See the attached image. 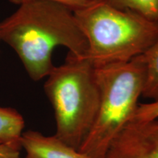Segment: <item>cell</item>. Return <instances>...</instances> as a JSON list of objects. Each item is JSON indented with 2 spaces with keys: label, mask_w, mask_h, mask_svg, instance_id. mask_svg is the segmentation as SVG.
Here are the masks:
<instances>
[{
  "label": "cell",
  "mask_w": 158,
  "mask_h": 158,
  "mask_svg": "<svg viewBox=\"0 0 158 158\" xmlns=\"http://www.w3.org/2000/svg\"><path fill=\"white\" fill-rule=\"evenodd\" d=\"M0 40L15 51L35 81L48 76L54 68L52 54L56 47H65L77 58H84L88 51L73 10L47 1L20 5L0 23Z\"/></svg>",
  "instance_id": "cell-1"
},
{
  "label": "cell",
  "mask_w": 158,
  "mask_h": 158,
  "mask_svg": "<svg viewBox=\"0 0 158 158\" xmlns=\"http://www.w3.org/2000/svg\"><path fill=\"white\" fill-rule=\"evenodd\" d=\"M73 12L87 41L84 58L94 67L130 62L158 39V21L106 0H94Z\"/></svg>",
  "instance_id": "cell-2"
},
{
  "label": "cell",
  "mask_w": 158,
  "mask_h": 158,
  "mask_svg": "<svg viewBox=\"0 0 158 158\" xmlns=\"http://www.w3.org/2000/svg\"><path fill=\"white\" fill-rule=\"evenodd\" d=\"M44 91L56 120L55 136L80 149L95 121L100 103L95 68L85 58L68 54L64 64L47 76Z\"/></svg>",
  "instance_id": "cell-3"
},
{
  "label": "cell",
  "mask_w": 158,
  "mask_h": 158,
  "mask_svg": "<svg viewBox=\"0 0 158 158\" xmlns=\"http://www.w3.org/2000/svg\"><path fill=\"white\" fill-rule=\"evenodd\" d=\"M95 68L101 98L98 115L79 151L105 158L110 144L131 122L142 96L145 65L140 56L119 64Z\"/></svg>",
  "instance_id": "cell-4"
},
{
  "label": "cell",
  "mask_w": 158,
  "mask_h": 158,
  "mask_svg": "<svg viewBox=\"0 0 158 158\" xmlns=\"http://www.w3.org/2000/svg\"><path fill=\"white\" fill-rule=\"evenodd\" d=\"M105 158H158V119L130 122L110 144Z\"/></svg>",
  "instance_id": "cell-5"
},
{
  "label": "cell",
  "mask_w": 158,
  "mask_h": 158,
  "mask_svg": "<svg viewBox=\"0 0 158 158\" xmlns=\"http://www.w3.org/2000/svg\"><path fill=\"white\" fill-rule=\"evenodd\" d=\"M21 144L26 151L25 158H90L55 135L46 136L35 130L23 132Z\"/></svg>",
  "instance_id": "cell-6"
},
{
  "label": "cell",
  "mask_w": 158,
  "mask_h": 158,
  "mask_svg": "<svg viewBox=\"0 0 158 158\" xmlns=\"http://www.w3.org/2000/svg\"><path fill=\"white\" fill-rule=\"evenodd\" d=\"M24 125V119L18 110L0 107V143L21 151Z\"/></svg>",
  "instance_id": "cell-7"
},
{
  "label": "cell",
  "mask_w": 158,
  "mask_h": 158,
  "mask_svg": "<svg viewBox=\"0 0 158 158\" xmlns=\"http://www.w3.org/2000/svg\"><path fill=\"white\" fill-rule=\"evenodd\" d=\"M140 57L146 70L142 97L156 100L158 99V39Z\"/></svg>",
  "instance_id": "cell-8"
},
{
  "label": "cell",
  "mask_w": 158,
  "mask_h": 158,
  "mask_svg": "<svg viewBox=\"0 0 158 158\" xmlns=\"http://www.w3.org/2000/svg\"><path fill=\"white\" fill-rule=\"evenodd\" d=\"M120 9L135 12L152 21H158V0H106Z\"/></svg>",
  "instance_id": "cell-9"
},
{
  "label": "cell",
  "mask_w": 158,
  "mask_h": 158,
  "mask_svg": "<svg viewBox=\"0 0 158 158\" xmlns=\"http://www.w3.org/2000/svg\"><path fill=\"white\" fill-rule=\"evenodd\" d=\"M158 119V99L149 103L138 105L131 122H145Z\"/></svg>",
  "instance_id": "cell-10"
},
{
  "label": "cell",
  "mask_w": 158,
  "mask_h": 158,
  "mask_svg": "<svg viewBox=\"0 0 158 158\" xmlns=\"http://www.w3.org/2000/svg\"><path fill=\"white\" fill-rule=\"evenodd\" d=\"M33 1H47L60 4V5H64L66 7L70 8L72 10H76L77 9L84 7V6L89 5V4L93 2L94 0H9L11 3L15 5H20L21 4Z\"/></svg>",
  "instance_id": "cell-11"
},
{
  "label": "cell",
  "mask_w": 158,
  "mask_h": 158,
  "mask_svg": "<svg viewBox=\"0 0 158 158\" xmlns=\"http://www.w3.org/2000/svg\"><path fill=\"white\" fill-rule=\"evenodd\" d=\"M0 158H21L20 151L0 143Z\"/></svg>",
  "instance_id": "cell-12"
}]
</instances>
